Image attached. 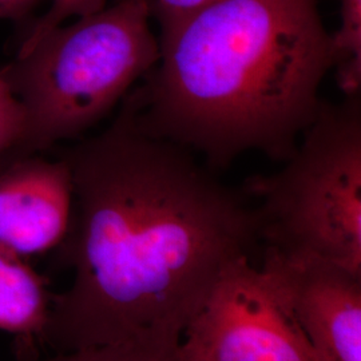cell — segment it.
Returning a JSON list of instances; mask_svg holds the SVG:
<instances>
[{
  "label": "cell",
  "mask_w": 361,
  "mask_h": 361,
  "mask_svg": "<svg viewBox=\"0 0 361 361\" xmlns=\"http://www.w3.org/2000/svg\"><path fill=\"white\" fill-rule=\"evenodd\" d=\"M73 283L38 340L55 353L122 341L180 344L224 271L258 240L255 209L123 104L66 152Z\"/></svg>",
  "instance_id": "cell-1"
},
{
  "label": "cell",
  "mask_w": 361,
  "mask_h": 361,
  "mask_svg": "<svg viewBox=\"0 0 361 361\" xmlns=\"http://www.w3.org/2000/svg\"><path fill=\"white\" fill-rule=\"evenodd\" d=\"M159 31L157 65L125 99L145 131L219 165L290 155L332 70L319 0H219Z\"/></svg>",
  "instance_id": "cell-2"
},
{
  "label": "cell",
  "mask_w": 361,
  "mask_h": 361,
  "mask_svg": "<svg viewBox=\"0 0 361 361\" xmlns=\"http://www.w3.org/2000/svg\"><path fill=\"white\" fill-rule=\"evenodd\" d=\"M150 19L143 0H116L20 47L6 65L26 113L15 154L28 157L75 138L126 98L159 59Z\"/></svg>",
  "instance_id": "cell-3"
},
{
  "label": "cell",
  "mask_w": 361,
  "mask_h": 361,
  "mask_svg": "<svg viewBox=\"0 0 361 361\" xmlns=\"http://www.w3.org/2000/svg\"><path fill=\"white\" fill-rule=\"evenodd\" d=\"M284 166L247 180L258 240L280 257L361 276V99L322 102Z\"/></svg>",
  "instance_id": "cell-4"
},
{
  "label": "cell",
  "mask_w": 361,
  "mask_h": 361,
  "mask_svg": "<svg viewBox=\"0 0 361 361\" xmlns=\"http://www.w3.org/2000/svg\"><path fill=\"white\" fill-rule=\"evenodd\" d=\"M180 344L194 361H320L280 286L249 257L221 274Z\"/></svg>",
  "instance_id": "cell-5"
},
{
  "label": "cell",
  "mask_w": 361,
  "mask_h": 361,
  "mask_svg": "<svg viewBox=\"0 0 361 361\" xmlns=\"http://www.w3.org/2000/svg\"><path fill=\"white\" fill-rule=\"evenodd\" d=\"M262 268L283 290L320 361H361V276L265 250Z\"/></svg>",
  "instance_id": "cell-6"
},
{
  "label": "cell",
  "mask_w": 361,
  "mask_h": 361,
  "mask_svg": "<svg viewBox=\"0 0 361 361\" xmlns=\"http://www.w3.org/2000/svg\"><path fill=\"white\" fill-rule=\"evenodd\" d=\"M73 212L65 161L22 157L0 173V246L20 257L61 244Z\"/></svg>",
  "instance_id": "cell-7"
},
{
  "label": "cell",
  "mask_w": 361,
  "mask_h": 361,
  "mask_svg": "<svg viewBox=\"0 0 361 361\" xmlns=\"http://www.w3.org/2000/svg\"><path fill=\"white\" fill-rule=\"evenodd\" d=\"M23 258L0 246V331L35 340L47 323L52 297Z\"/></svg>",
  "instance_id": "cell-8"
},
{
  "label": "cell",
  "mask_w": 361,
  "mask_h": 361,
  "mask_svg": "<svg viewBox=\"0 0 361 361\" xmlns=\"http://www.w3.org/2000/svg\"><path fill=\"white\" fill-rule=\"evenodd\" d=\"M340 27L331 34L332 68L345 97L361 91V0H341Z\"/></svg>",
  "instance_id": "cell-9"
},
{
  "label": "cell",
  "mask_w": 361,
  "mask_h": 361,
  "mask_svg": "<svg viewBox=\"0 0 361 361\" xmlns=\"http://www.w3.org/2000/svg\"><path fill=\"white\" fill-rule=\"evenodd\" d=\"M20 361H194L182 344L122 341L55 353L51 357H26Z\"/></svg>",
  "instance_id": "cell-10"
},
{
  "label": "cell",
  "mask_w": 361,
  "mask_h": 361,
  "mask_svg": "<svg viewBox=\"0 0 361 361\" xmlns=\"http://www.w3.org/2000/svg\"><path fill=\"white\" fill-rule=\"evenodd\" d=\"M26 133V113L13 91L7 67H0V158L16 153Z\"/></svg>",
  "instance_id": "cell-11"
},
{
  "label": "cell",
  "mask_w": 361,
  "mask_h": 361,
  "mask_svg": "<svg viewBox=\"0 0 361 361\" xmlns=\"http://www.w3.org/2000/svg\"><path fill=\"white\" fill-rule=\"evenodd\" d=\"M106 6V0H51L50 8L30 27L22 46H28L44 32L59 26L70 16H83L99 11Z\"/></svg>",
  "instance_id": "cell-12"
},
{
  "label": "cell",
  "mask_w": 361,
  "mask_h": 361,
  "mask_svg": "<svg viewBox=\"0 0 361 361\" xmlns=\"http://www.w3.org/2000/svg\"><path fill=\"white\" fill-rule=\"evenodd\" d=\"M159 25V30L168 28L190 15L204 10L219 0H143Z\"/></svg>",
  "instance_id": "cell-13"
},
{
  "label": "cell",
  "mask_w": 361,
  "mask_h": 361,
  "mask_svg": "<svg viewBox=\"0 0 361 361\" xmlns=\"http://www.w3.org/2000/svg\"><path fill=\"white\" fill-rule=\"evenodd\" d=\"M43 0H0V19L22 20Z\"/></svg>",
  "instance_id": "cell-14"
}]
</instances>
